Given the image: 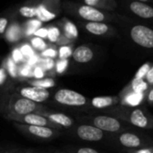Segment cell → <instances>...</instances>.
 I'll return each mask as SVG.
<instances>
[{
    "instance_id": "f35d334b",
    "label": "cell",
    "mask_w": 153,
    "mask_h": 153,
    "mask_svg": "<svg viewBox=\"0 0 153 153\" xmlns=\"http://www.w3.org/2000/svg\"><path fill=\"white\" fill-rule=\"evenodd\" d=\"M34 35L36 37L41 38V39H45L48 36V29H46V28H39L34 33Z\"/></svg>"
},
{
    "instance_id": "603a6c76",
    "label": "cell",
    "mask_w": 153,
    "mask_h": 153,
    "mask_svg": "<svg viewBox=\"0 0 153 153\" xmlns=\"http://www.w3.org/2000/svg\"><path fill=\"white\" fill-rule=\"evenodd\" d=\"M31 44H32V47L33 48H34L35 50L40 51H43L47 48V44L43 41V39H41V38L36 37V36L33 37V38H32Z\"/></svg>"
},
{
    "instance_id": "8d00e7d4",
    "label": "cell",
    "mask_w": 153,
    "mask_h": 153,
    "mask_svg": "<svg viewBox=\"0 0 153 153\" xmlns=\"http://www.w3.org/2000/svg\"><path fill=\"white\" fill-rule=\"evenodd\" d=\"M42 56L44 58H49V59H54L57 56V51L51 48L46 49L42 52Z\"/></svg>"
},
{
    "instance_id": "ee69618b",
    "label": "cell",
    "mask_w": 153,
    "mask_h": 153,
    "mask_svg": "<svg viewBox=\"0 0 153 153\" xmlns=\"http://www.w3.org/2000/svg\"><path fill=\"white\" fill-rule=\"evenodd\" d=\"M146 1H148V0H139V2H146Z\"/></svg>"
},
{
    "instance_id": "7402d4cb",
    "label": "cell",
    "mask_w": 153,
    "mask_h": 153,
    "mask_svg": "<svg viewBox=\"0 0 153 153\" xmlns=\"http://www.w3.org/2000/svg\"><path fill=\"white\" fill-rule=\"evenodd\" d=\"M151 65H152V64H151L150 62H147V63H145L144 65H142V66L139 68V70L137 71V73L135 74V76H134V78H133V79H139V80H144L145 76H146L147 72L149 71V68L151 67Z\"/></svg>"
},
{
    "instance_id": "7bdbcfd3",
    "label": "cell",
    "mask_w": 153,
    "mask_h": 153,
    "mask_svg": "<svg viewBox=\"0 0 153 153\" xmlns=\"http://www.w3.org/2000/svg\"><path fill=\"white\" fill-rule=\"evenodd\" d=\"M130 153H151V150H150V148H149V149H141L131 150Z\"/></svg>"
},
{
    "instance_id": "f6af8a7d",
    "label": "cell",
    "mask_w": 153,
    "mask_h": 153,
    "mask_svg": "<svg viewBox=\"0 0 153 153\" xmlns=\"http://www.w3.org/2000/svg\"><path fill=\"white\" fill-rule=\"evenodd\" d=\"M150 150H151V153H153V146L150 148Z\"/></svg>"
},
{
    "instance_id": "2e32d148",
    "label": "cell",
    "mask_w": 153,
    "mask_h": 153,
    "mask_svg": "<svg viewBox=\"0 0 153 153\" xmlns=\"http://www.w3.org/2000/svg\"><path fill=\"white\" fill-rule=\"evenodd\" d=\"M145 94L146 93H139V92H131L123 97H119L121 99L120 105L125 106H140V103L145 100Z\"/></svg>"
},
{
    "instance_id": "3957f363",
    "label": "cell",
    "mask_w": 153,
    "mask_h": 153,
    "mask_svg": "<svg viewBox=\"0 0 153 153\" xmlns=\"http://www.w3.org/2000/svg\"><path fill=\"white\" fill-rule=\"evenodd\" d=\"M92 125L108 133H119L129 127L128 123L110 114H99L92 119Z\"/></svg>"
},
{
    "instance_id": "4fadbf2b",
    "label": "cell",
    "mask_w": 153,
    "mask_h": 153,
    "mask_svg": "<svg viewBox=\"0 0 153 153\" xmlns=\"http://www.w3.org/2000/svg\"><path fill=\"white\" fill-rule=\"evenodd\" d=\"M41 114L44 115L45 117H47L51 122H52L54 124L58 125L59 127H65V128H68L71 127L74 123V121L72 118H70L68 115L61 114V113H42L41 111L40 113Z\"/></svg>"
},
{
    "instance_id": "bcb514c9",
    "label": "cell",
    "mask_w": 153,
    "mask_h": 153,
    "mask_svg": "<svg viewBox=\"0 0 153 153\" xmlns=\"http://www.w3.org/2000/svg\"><path fill=\"white\" fill-rule=\"evenodd\" d=\"M3 153H9V152H3Z\"/></svg>"
},
{
    "instance_id": "d4e9b609",
    "label": "cell",
    "mask_w": 153,
    "mask_h": 153,
    "mask_svg": "<svg viewBox=\"0 0 153 153\" xmlns=\"http://www.w3.org/2000/svg\"><path fill=\"white\" fill-rule=\"evenodd\" d=\"M37 16L41 21H50L55 17V15L51 14V12L44 9L42 7H41L39 9H37Z\"/></svg>"
},
{
    "instance_id": "277c9868",
    "label": "cell",
    "mask_w": 153,
    "mask_h": 153,
    "mask_svg": "<svg viewBox=\"0 0 153 153\" xmlns=\"http://www.w3.org/2000/svg\"><path fill=\"white\" fill-rule=\"evenodd\" d=\"M134 44L147 51H153V30L141 25H134L130 31Z\"/></svg>"
},
{
    "instance_id": "f546056e",
    "label": "cell",
    "mask_w": 153,
    "mask_h": 153,
    "mask_svg": "<svg viewBox=\"0 0 153 153\" xmlns=\"http://www.w3.org/2000/svg\"><path fill=\"white\" fill-rule=\"evenodd\" d=\"M72 50L69 46H61L59 50V58L60 59H68V57L72 56Z\"/></svg>"
},
{
    "instance_id": "d6a6232c",
    "label": "cell",
    "mask_w": 153,
    "mask_h": 153,
    "mask_svg": "<svg viewBox=\"0 0 153 153\" xmlns=\"http://www.w3.org/2000/svg\"><path fill=\"white\" fill-rule=\"evenodd\" d=\"M11 59H12L16 63H20V62H22V61L25 60V57L23 56V54H22L20 49H18V48H16V49L13 50Z\"/></svg>"
},
{
    "instance_id": "9c48e42d",
    "label": "cell",
    "mask_w": 153,
    "mask_h": 153,
    "mask_svg": "<svg viewBox=\"0 0 153 153\" xmlns=\"http://www.w3.org/2000/svg\"><path fill=\"white\" fill-rule=\"evenodd\" d=\"M19 94L22 97L27 98L34 103H42L50 97V92L46 89H41L35 87H25L19 89Z\"/></svg>"
},
{
    "instance_id": "ac0fdd59",
    "label": "cell",
    "mask_w": 153,
    "mask_h": 153,
    "mask_svg": "<svg viewBox=\"0 0 153 153\" xmlns=\"http://www.w3.org/2000/svg\"><path fill=\"white\" fill-rule=\"evenodd\" d=\"M23 36V31L21 27L17 25H11L6 32V37L8 42H15L19 41Z\"/></svg>"
},
{
    "instance_id": "ffe728a7",
    "label": "cell",
    "mask_w": 153,
    "mask_h": 153,
    "mask_svg": "<svg viewBox=\"0 0 153 153\" xmlns=\"http://www.w3.org/2000/svg\"><path fill=\"white\" fill-rule=\"evenodd\" d=\"M65 30V34L66 37L68 39H75L78 37L79 33H78V29L75 26V25H73L70 22H67L64 27Z\"/></svg>"
},
{
    "instance_id": "d590c367",
    "label": "cell",
    "mask_w": 153,
    "mask_h": 153,
    "mask_svg": "<svg viewBox=\"0 0 153 153\" xmlns=\"http://www.w3.org/2000/svg\"><path fill=\"white\" fill-rule=\"evenodd\" d=\"M40 60H41L40 57H39L38 55L34 54V55H33L32 57H30L29 59H26V61H25V63H26L27 65H29L30 67H32V68H33V67L37 66V65L39 64Z\"/></svg>"
},
{
    "instance_id": "9a60e30c",
    "label": "cell",
    "mask_w": 153,
    "mask_h": 153,
    "mask_svg": "<svg viewBox=\"0 0 153 153\" xmlns=\"http://www.w3.org/2000/svg\"><path fill=\"white\" fill-rule=\"evenodd\" d=\"M130 8L133 14H135L136 16L141 18H145V19L153 18V7L142 2H139V1L132 2L130 5Z\"/></svg>"
},
{
    "instance_id": "b9f144b4",
    "label": "cell",
    "mask_w": 153,
    "mask_h": 153,
    "mask_svg": "<svg viewBox=\"0 0 153 153\" xmlns=\"http://www.w3.org/2000/svg\"><path fill=\"white\" fill-rule=\"evenodd\" d=\"M7 76V71L5 70V68H0V86L3 85L6 82Z\"/></svg>"
},
{
    "instance_id": "d6986e66",
    "label": "cell",
    "mask_w": 153,
    "mask_h": 153,
    "mask_svg": "<svg viewBox=\"0 0 153 153\" xmlns=\"http://www.w3.org/2000/svg\"><path fill=\"white\" fill-rule=\"evenodd\" d=\"M32 87H35L41 89H48L51 88H53L55 86V81L52 79H38L31 82Z\"/></svg>"
},
{
    "instance_id": "52a82bcc",
    "label": "cell",
    "mask_w": 153,
    "mask_h": 153,
    "mask_svg": "<svg viewBox=\"0 0 153 153\" xmlns=\"http://www.w3.org/2000/svg\"><path fill=\"white\" fill-rule=\"evenodd\" d=\"M14 119L18 123H25V125H32V126H46L51 128H58L59 126L54 124L51 122L47 117L44 115L38 114V113H32L23 116H16L14 115Z\"/></svg>"
},
{
    "instance_id": "ba28073f",
    "label": "cell",
    "mask_w": 153,
    "mask_h": 153,
    "mask_svg": "<svg viewBox=\"0 0 153 153\" xmlns=\"http://www.w3.org/2000/svg\"><path fill=\"white\" fill-rule=\"evenodd\" d=\"M78 137L86 141H99L105 136V131L90 124H82L76 128Z\"/></svg>"
},
{
    "instance_id": "4316f807",
    "label": "cell",
    "mask_w": 153,
    "mask_h": 153,
    "mask_svg": "<svg viewBox=\"0 0 153 153\" xmlns=\"http://www.w3.org/2000/svg\"><path fill=\"white\" fill-rule=\"evenodd\" d=\"M41 25H42L41 22H40V21H37V20H33V21L29 22L28 25H27L26 30H25L26 35L29 36V35L34 34V33L40 28Z\"/></svg>"
},
{
    "instance_id": "60d3db41",
    "label": "cell",
    "mask_w": 153,
    "mask_h": 153,
    "mask_svg": "<svg viewBox=\"0 0 153 153\" xmlns=\"http://www.w3.org/2000/svg\"><path fill=\"white\" fill-rule=\"evenodd\" d=\"M76 153H99L97 149H94L92 148H80L76 150Z\"/></svg>"
},
{
    "instance_id": "836d02e7",
    "label": "cell",
    "mask_w": 153,
    "mask_h": 153,
    "mask_svg": "<svg viewBox=\"0 0 153 153\" xmlns=\"http://www.w3.org/2000/svg\"><path fill=\"white\" fill-rule=\"evenodd\" d=\"M44 74H45V71L39 65L35 66L33 68V76H34L36 79H42L44 76Z\"/></svg>"
},
{
    "instance_id": "f1b7e54d",
    "label": "cell",
    "mask_w": 153,
    "mask_h": 153,
    "mask_svg": "<svg viewBox=\"0 0 153 153\" xmlns=\"http://www.w3.org/2000/svg\"><path fill=\"white\" fill-rule=\"evenodd\" d=\"M60 32L57 27H51L48 30V36L47 38L51 42H56L59 40Z\"/></svg>"
},
{
    "instance_id": "8992f818",
    "label": "cell",
    "mask_w": 153,
    "mask_h": 153,
    "mask_svg": "<svg viewBox=\"0 0 153 153\" xmlns=\"http://www.w3.org/2000/svg\"><path fill=\"white\" fill-rule=\"evenodd\" d=\"M9 107L16 116H23L28 114L36 113L42 108V106L38 105L37 103H34L22 97H12V99L10 100Z\"/></svg>"
},
{
    "instance_id": "484cf974",
    "label": "cell",
    "mask_w": 153,
    "mask_h": 153,
    "mask_svg": "<svg viewBox=\"0 0 153 153\" xmlns=\"http://www.w3.org/2000/svg\"><path fill=\"white\" fill-rule=\"evenodd\" d=\"M18 75L23 78H31L33 76V68L26 63H24L18 68Z\"/></svg>"
},
{
    "instance_id": "c3c4849f",
    "label": "cell",
    "mask_w": 153,
    "mask_h": 153,
    "mask_svg": "<svg viewBox=\"0 0 153 153\" xmlns=\"http://www.w3.org/2000/svg\"><path fill=\"white\" fill-rule=\"evenodd\" d=\"M152 88H153V87H152Z\"/></svg>"
},
{
    "instance_id": "7a4b0ae2",
    "label": "cell",
    "mask_w": 153,
    "mask_h": 153,
    "mask_svg": "<svg viewBox=\"0 0 153 153\" xmlns=\"http://www.w3.org/2000/svg\"><path fill=\"white\" fill-rule=\"evenodd\" d=\"M116 140L121 147L131 150L149 149L153 146V139L149 135L134 128H128L117 133Z\"/></svg>"
},
{
    "instance_id": "44dd1931",
    "label": "cell",
    "mask_w": 153,
    "mask_h": 153,
    "mask_svg": "<svg viewBox=\"0 0 153 153\" xmlns=\"http://www.w3.org/2000/svg\"><path fill=\"white\" fill-rule=\"evenodd\" d=\"M7 73L9 74V76L11 78H16L18 76V68L16 66V63L11 59V58H8L7 59Z\"/></svg>"
},
{
    "instance_id": "7c38bea8",
    "label": "cell",
    "mask_w": 153,
    "mask_h": 153,
    "mask_svg": "<svg viewBox=\"0 0 153 153\" xmlns=\"http://www.w3.org/2000/svg\"><path fill=\"white\" fill-rule=\"evenodd\" d=\"M121 103V99L116 96L97 97L91 100V105L96 109H105L115 106Z\"/></svg>"
},
{
    "instance_id": "8fae6325",
    "label": "cell",
    "mask_w": 153,
    "mask_h": 153,
    "mask_svg": "<svg viewBox=\"0 0 153 153\" xmlns=\"http://www.w3.org/2000/svg\"><path fill=\"white\" fill-rule=\"evenodd\" d=\"M78 13L81 18L88 22H102L105 20V16L98 9L91 6H81L78 9Z\"/></svg>"
},
{
    "instance_id": "e0dca14e",
    "label": "cell",
    "mask_w": 153,
    "mask_h": 153,
    "mask_svg": "<svg viewBox=\"0 0 153 153\" xmlns=\"http://www.w3.org/2000/svg\"><path fill=\"white\" fill-rule=\"evenodd\" d=\"M85 27L88 33L97 36L105 35L110 30L109 25L102 22H88L85 25Z\"/></svg>"
},
{
    "instance_id": "74e56055",
    "label": "cell",
    "mask_w": 153,
    "mask_h": 153,
    "mask_svg": "<svg viewBox=\"0 0 153 153\" xmlns=\"http://www.w3.org/2000/svg\"><path fill=\"white\" fill-rule=\"evenodd\" d=\"M8 19L7 17H0V35L4 34L7 30Z\"/></svg>"
},
{
    "instance_id": "1f68e13d",
    "label": "cell",
    "mask_w": 153,
    "mask_h": 153,
    "mask_svg": "<svg viewBox=\"0 0 153 153\" xmlns=\"http://www.w3.org/2000/svg\"><path fill=\"white\" fill-rule=\"evenodd\" d=\"M68 65V59H59L57 61V63L55 64L56 67V71L59 74H62L65 72V70L67 69Z\"/></svg>"
},
{
    "instance_id": "5bb4252c",
    "label": "cell",
    "mask_w": 153,
    "mask_h": 153,
    "mask_svg": "<svg viewBox=\"0 0 153 153\" xmlns=\"http://www.w3.org/2000/svg\"><path fill=\"white\" fill-rule=\"evenodd\" d=\"M94 51L88 46L82 45L76 48L72 52L73 59L79 63H88L94 59Z\"/></svg>"
},
{
    "instance_id": "6da1fadb",
    "label": "cell",
    "mask_w": 153,
    "mask_h": 153,
    "mask_svg": "<svg viewBox=\"0 0 153 153\" xmlns=\"http://www.w3.org/2000/svg\"><path fill=\"white\" fill-rule=\"evenodd\" d=\"M107 113L137 129L153 130V114L144 106H125L117 105L107 109Z\"/></svg>"
},
{
    "instance_id": "e575fe53",
    "label": "cell",
    "mask_w": 153,
    "mask_h": 153,
    "mask_svg": "<svg viewBox=\"0 0 153 153\" xmlns=\"http://www.w3.org/2000/svg\"><path fill=\"white\" fill-rule=\"evenodd\" d=\"M144 81L148 85L149 88L153 87V64L151 65L149 71L147 72V74L145 76V79H144Z\"/></svg>"
},
{
    "instance_id": "30bf717a",
    "label": "cell",
    "mask_w": 153,
    "mask_h": 153,
    "mask_svg": "<svg viewBox=\"0 0 153 153\" xmlns=\"http://www.w3.org/2000/svg\"><path fill=\"white\" fill-rule=\"evenodd\" d=\"M20 129L26 131L28 133L41 138V139H50L52 138L56 133L57 130L51 128V127H46V126H32V125H21L19 123L16 124Z\"/></svg>"
},
{
    "instance_id": "5b68a950",
    "label": "cell",
    "mask_w": 153,
    "mask_h": 153,
    "mask_svg": "<svg viewBox=\"0 0 153 153\" xmlns=\"http://www.w3.org/2000/svg\"><path fill=\"white\" fill-rule=\"evenodd\" d=\"M54 99L58 104L68 106H83L88 104L87 98L80 93L70 89H59L55 95Z\"/></svg>"
},
{
    "instance_id": "7dc6e473",
    "label": "cell",
    "mask_w": 153,
    "mask_h": 153,
    "mask_svg": "<svg viewBox=\"0 0 153 153\" xmlns=\"http://www.w3.org/2000/svg\"><path fill=\"white\" fill-rule=\"evenodd\" d=\"M26 153H33V152H26Z\"/></svg>"
},
{
    "instance_id": "4dcf8cb0",
    "label": "cell",
    "mask_w": 153,
    "mask_h": 153,
    "mask_svg": "<svg viewBox=\"0 0 153 153\" xmlns=\"http://www.w3.org/2000/svg\"><path fill=\"white\" fill-rule=\"evenodd\" d=\"M20 51L23 54V56L25 57V59H29L30 57H32L33 55H34V51L33 49V47L29 44H24L22 45V47L20 48Z\"/></svg>"
},
{
    "instance_id": "cb8c5ba5",
    "label": "cell",
    "mask_w": 153,
    "mask_h": 153,
    "mask_svg": "<svg viewBox=\"0 0 153 153\" xmlns=\"http://www.w3.org/2000/svg\"><path fill=\"white\" fill-rule=\"evenodd\" d=\"M22 16L26 18H33L37 16V9L31 7H23L19 10Z\"/></svg>"
},
{
    "instance_id": "83f0119b",
    "label": "cell",
    "mask_w": 153,
    "mask_h": 153,
    "mask_svg": "<svg viewBox=\"0 0 153 153\" xmlns=\"http://www.w3.org/2000/svg\"><path fill=\"white\" fill-rule=\"evenodd\" d=\"M38 65L41 66L44 71H49V70H51L55 67V62H54L53 59L44 58V59H42L40 60Z\"/></svg>"
},
{
    "instance_id": "ab89813d",
    "label": "cell",
    "mask_w": 153,
    "mask_h": 153,
    "mask_svg": "<svg viewBox=\"0 0 153 153\" xmlns=\"http://www.w3.org/2000/svg\"><path fill=\"white\" fill-rule=\"evenodd\" d=\"M145 100L149 104L153 105V88H150L147 90L145 94Z\"/></svg>"
}]
</instances>
